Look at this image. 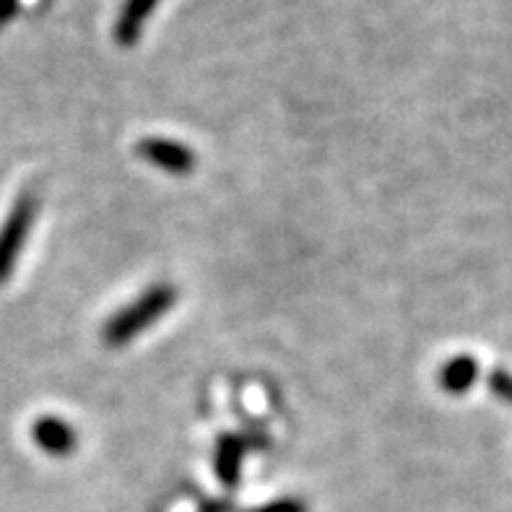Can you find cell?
<instances>
[{"mask_svg":"<svg viewBox=\"0 0 512 512\" xmlns=\"http://www.w3.org/2000/svg\"><path fill=\"white\" fill-rule=\"evenodd\" d=\"M177 302V292L169 284L151 286L149 292H143L136 302H130L125 310L112 315L110 323L104 325V341L110 346H125L130 338H136L138 333L149 331L151 325L159 318H164L172 305Z\"/></svg>","mask_w":512,"mask_h":512,"instance_id":"6da1fadb","label":"cell"},{"mask_svg":"<svg viewBox=\"0 0 512 512\" xmlns=\"http://www.w3.org/2000/svg\"><path fill=\"white\" fill-rule=\"evenodd\" d=\"M37 208V198L32 193H24L19 201L13 203L6 221H3V227H0V284H6L21 250H24L29 229H32L34 216H37Z\"/></svg>","mask_w":512,"mask_h":512,"instance_id":"7a4b0ae2","label":"cell"},{"mask_svg":"<svg viewBox=\"0 0 512 512\" xmlns=\"http://www.w3.org/2000/svg\"><path fill=\"white\" fill-rule=\"evenodd\" d=\"M138 154L154 167L172 172V175H188L195 169V154L177 141L167 138H143L138 143Z\"/></svg>","mask_w":512,"mask_h":512,"instance_id":"3957f363","label":"cell"},{"mask_svg":"<svg viewBox=\"0 0 512 512\" xmlns=\"http://www.w3.org/2000/svg\"><path fill=\"white\" fill-rule=\"evenodd\" d=\"M32 440L47 455H71L76 448V432L71 424L58 419V416H42L32 427Z\"/></svg>","mask_w":512,"mask_h":512,"instance_id":"277c9868","label":"cell"},{"mask_svg":"<svg viewBox=\"0 0 512 512\" xmlns=\"http://www.w3.org/2000/svg\"><path fill=\"white\" fill-rule=\"evenodd\" d=\"M156 3H159V0H125L123 13H120V19H117L115 24L117 45H136L138 39H141L143 26L151 19V13H154Z\"/></svg>","mask_w":512,"mask_h":512,"instance_id":"5b68a950","label":"cell"},{"mask_svg":"<svg viewBox=\"0 0 512 512\" xmlns=\"http://www.w3.org/2000/svg\"><path fill=\"white\" fill-rule=\"evenodd\" d=\"M476 380H479V362L471 354H458V357L448 359L445 367L440 370L442 390L453 393V396L468 393V390L474 388Z\"/></svg>","mask_w":512,"mask_h":512,"instance_id":"8992f818","label":"cell"},{"mask_svg":"<svg viewBox=\"0 0 512 512\" xmlns=\"http://www.w3.org/2000/svg\"><path fill=\"white\" fill-rule=\"evenodd\" d=\"M245 440L234 435H224L216 448V476H219L227 487H234L240 481L242 458H245Z\"/></svg>","mask_w":512,"mask_h":512,"instance_id":"52a82bcc","label":"cell"},{"mask_svg":"<svg viewBox=\"0 0 512 512\" xmlns=\"http://www.w3.org/2000/svg\"><path fill=\"white\" fill-rule=\"evenodd\" d=\"M487 385L492 396L500 398L502 403L512 406V375L507 370H492L487 377Z\"/></svg>","mask_w":512,"mask_h":512,"instance_id":"ba28073f","label":"cell"},{"mask_svg":"<svg viewBox=\"0 0 512 512\" xmlns=\"http://www.w3.org/2000/svg\"><path fill=\"white\" fill-rule=\"evenodd\" d=\"M255 512H307V507L302 505L299 500H276L271 502V505L260 507V510Z\"/></svg>","mask_w":512,"mask_h":512,"instance_id":"9c48e42d","label":"cell"},{"mask_svg":"<svg viewBox=\"0 0 512 512\" xmlns=\"http://www.w3.org/2000/svg\"><path fill=\"white\" fill-rule=\"evenodd\" d=\"M16 8H19V0H0V26L16 16Z\"/></svg>","mask_w":512,"mask_h":512,"instance_id":"30bf717a","label":"cell"}]
</instances>
